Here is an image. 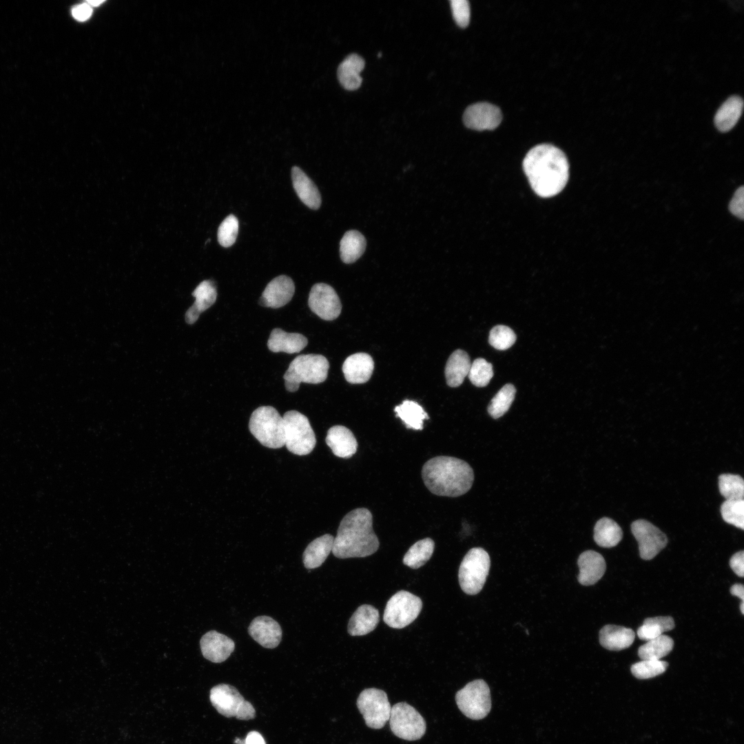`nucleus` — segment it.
I'll use <instances>...</instances> for the list:
<instances>
[{
  "label": "nucleus",
  "instance_id": "f257e3e1",
  "mask_svg": "<svg viewBox=\"0 0 744 744\" xmlns=\"http://www.w3.org/2000/svg\"><path fill=\"white\" fill-rule=\"evenodd\" d=\"M523 168L533 191L543 198L559 194L568 180L567 157L552 145L540 144L533 147L524 158Z\"/></svg>",
  "mask_w": 744,
  "mask_h": 744
},
{
  "label": "nucleus",
  "instance_id": "f03ea898",
  "mask_svg": "<svg viewBox=\"0 0 744 744\" xmlns=\"http://www.w3.org/2000/svg\"><path fill=\"white\" fill-rule=\"evenodd\" d=\"M379 546L373 530L371 513L367 508H358L341 520L331 552L340 559L365 557L375 553Z\"/></svg>",
  "mask_w": 744,
  "mask_h": 744
},
{
  "label": "nucleus",
  "instance_id": "7ed1b4c3",
  "mask_svg": "<svg viewBox=\"0 0 744 744\" xmlns=\"http://www.w3.org/2000/svg\"><path fill=\"white\" fill-rule=\"evenodd\" d=\"M422 477L432 493L455 497L466 493L471 488L474 473L465 461L449 456H437L424 463Z\"/></svg>",
  "mask_w": 744,
  "mask_h": 744
},
{
  "label": "nucleus",
  "instance_id": "20e7f679",
  "mask_svg": "<svg viewBox=\"0 0 744 744\" xmlns=\"http://www.w3.org/2000/svg\"><path fill=\"white\" fill-rule=\"evenodd\" d=\"M329 363L319 354H303L296 357L290 363L283 378L285 386L289 392L298 390L301 382L319 384L327 378Z\"/></svg>",
  "mask_w": 744,
  "mask_h": 744
},
{
  "label": "nucleus",
  "instance_id": "39448f33",
  "mask_svg": "<svg viewBox=\"0 0 744 744\" xmlns=\"http://www.w3.org/2000/svg\"><path fill=\"white\" fill-rule=\"evenodd\" d=\"M249 428L254 437L267 448H280L285 446L283 419L273 406H262L254 411Z\"/></svg>",
  "mask_w": 744,
  "mask_h": 744
},
{
  "label": "nucleus",
  "instance_id": "423d86ee",
  "mask_svg": "<svg viewBox=\"0 0 744 744\" xmlns=\"http://www.w3.org/2000/svg\"><path fill=\"white\" fill-rule=\"evenodd\" d=\"M490 566L488 552L482 548L468 551L459 566L458 579L463 592L476 595L482 589Z\"/></svg>",
  "mask_w": 744,
  "mask_h": 744
},
{
  "label": "nucleus",
  "instance_id": "0eeeda50",
  "mask_svg": "<svg viewBox=\"0 0 744 744\" xmlns=\"http://www.w3.org/2000/svg\"><path fill=\"white\" fill-rule=\"evenodd\" d=\"M282 419L287 450L298 455L309 454L315 448L316 439L308 418L297 411H289Z\"/></svg>",
  "mask_w": 744,
  "mask_h": 744
},
{
  "label": "nucleus",
  "instance_id": "6e6552de",
  "mask_svg": "<svg viewBox=\"0 0 744 744\" xmlns=\"http://www.w3.org/2000/svg\"><path fill=\"white\" fill-rule=\"evenodd\" d=\"M209 699L218 712L224 716L250 720L256 716L252 704L232 685L224 683L215 685L210 690Z\"/></svg>",
  "mask_w": 744,
  "mask_h": 744
},
{
  "label": "nucleus",
  "instance_id": "1a4fd4ad",
  "mask_svg": "<svg viewBox=\"0 0 744 744\" xmlns=\"http://www.w3.org/2000/svg\"><path fill=\"white\" fill-rule=\"evenodd\" d=\"M455 701L466 717L473 720L484 719L491 708L489 687L482 679L474 680L456 693Z\"/></svg>",
  "mask_w": 744,
  "mask_h": 744
},
{
  "label": "nucleus",
  "instance_id": "9d476101",
  "mask_svg": "<svg viewBox=\"0 0 744 744\" xmlns=\"http://www.w3.org/2000/svg\"><path fill=\"white\" fill-rule=\"evenodd\" d=\"M422 608L421 599L413 594L400 590L387 601L383 619L389 627L401 629L411 624Z\"/></svg>",
  "mask_w": 744,
  "mask_h": 744
},
{
  "label": "nucleus",
  "instance_id": "9b49d317",
  "mask_svg": "<svg viewBox=\"0 0 744 744\" xmlns=\"http://www.w3.org/2000/svg\"><path fill=\"white\" fill-rule=\"evenodd\" d=\"M389 724L395 736L406 741L418 740L426 732L424 718L405 702L397 703L391 707Z\"/></svg>",
  "mask_w": 744,
  "mask_h": 744
},
{
  "label": "nucleus",
  "instance_id": "f8f14e48",
  "mask_svg": "<svg viewBox=\"0 0 744 744\" xmlns=\"http://www.w3.org/2000/svg\"><path fill=\"white\" fill-rule=\"evenodd\" d=\"M357 707L369 727L381 729L389 720L391 706L386 693L382 690L367 688L362 691Z\"/></svg>",
  "mask_w": 744,
  "mask_h": 744
},
{
  "label": "nucleus",
  "instance_id": "ddd939ff",
  "mask_svg": "<svg viewBox=\"0 0 744 744\" xmlns=\"http://www.w3.org/2000/svg\"><path fill=\"white\" fill-rule=\"evenodd\" d=\"M631 530L639 544L640 557L644 560L653 559L668 544L665 533L647 520L633 521Z\"/></svg>",
  "mask_w": 744,
  "mask_h": 744
},
{
  "label": "nucleus",
  "instance_id": "4468645a",
  "mask_svg": "<svg viewBox=\"0 0 744 744\" xmlns=\"http://www.w3.org/2000/svg\"><path fill=\"white\" fill-rule=\"evenodd\" d=\"M308 304L320 318L333 320L340 314L342 305L334 289L325 283H316L311 289Z\"/></svg>",
  "mask_w": 744,
  "mask_h": 744
},
{
  "label": "nucleus",
  "instance_id": "2eb2a0df",
  "mask_svg": "<svg viewBox=\"0 0 744 744\" xmlns=\"http://www.w3.org/2000/svg\"><path fill=\"white\" fill-rule=\"evenodd\" d=\"M500 109L489 103L480 102L468 106L463 115L464 125L472 130H493L501 123Z\"/></svg>",
  "mask_w": 744,
  "mask_h": 744
},
{
  "label": "nucleus",
  "instance_id": "dca6fc26",
  "mask_svg": "<svg viewBox=\"0 0 744 744\" xmlns=\"http://www.w3.org/2000/svg\"><path fill=\"white\" fill-rule=\"evenodd\" d=\"M295 292L293 280L285 275H280L271 280L266 286L259 300L260 305L273 309L287 304Z\"/></svg>",
  "mask_w": 744,
  "mask_h": 744
},
{
  "label": "nucleus",
  "instance_id": "f3484780",
  "mask_svg": "<svg viewBox=\"0 0 744 744\" xmlns=\"http://www.w3.org/2000/svg\"><path fill=\"white\" fill-rule=\"evenodd\" d=\"M200 645L203 657L213 663L225 661L235 648L231 639L216 630L205 633L200 639Z\"/></svg>",
  "mask_w": 744,
  "mask_h": 744
},
{
  "label": "nucleus",
  "instance_id": "a211bd4d",
  "mask_svg": "<svg viewBox=\"0 0 744 744\" xmlns=\"http://www.w3.org/2000/svg\"><path fill=\"white\" fill-rule=\"evenodd\" d=\"M249 635L265 648H275L281 641L282 629L279 623L268 616L254 618L248 627Z\"/></svg>",
  "mask_w": 744,
  "mask_h": 744
},
{
  "label": "nucleus",
  "instance_id": "6ab92c4d",
  "mask_svg": "<svg viewBox=\"0 0 744 744\" xmlns=\"http://www.w3.org/2000/svg\"><path fill=\"white\" fill-rule=\"evenodd\" d=\"M579 573L578 581L583 586H591L597 583L603 575L606 568L604 558L594 550L582 552L577 561Z\"/></svg>",
  "mask_w": 744,
  "mask_h": 744
},
{
  "label": "nucleus",
  "instance_id": "aec40b11",
  "mask_svg": "<svg viewBox=\"0 0 744 744\" xmlns=\"http://www.w3.org/2000/svg\"><path fill=\"white\" fill-rule=\"evenodd\" d=\"M325 442L333 453L339 457L350 458L357 451L358 442L353 433L344 426L331 427L327 431Z\"/></svg>",
  "mask_w": 744,
  "mask_h": 744
},
{
  "label": "nucleus",
  "instance_id": "412c9836",
  "mask_svg": "<svg viewBox=\"0 0 744 744\" xmlns=\"http://www.w3.org/2000/svg\"><path fill=\"white\" fill-rule=\"evenodd\" d=\"M374 362L366 353H357L349 356L343 363L342 371L346 380L351 384L367 382L373 371Z\"/></svg>",
  "mask_w": 744,
  "mask_h": 744
},
{
  "label": "nucleus",
  "instance_id": "4be33fe9",
  "mask_svg": "<svg viewBox=\"0 0 744 744\" xmlns=\"http://www.w3.org/2000/svg\"><path fill=\"white\" fill-rule=\"evenodd\" d=\"M292 183L300 200L311 209H318L321 205L319 190L309 177L298 167L291 169Z\"/></svg>",
  "mask_w": 744,
  "mask_h": 744
},
{
  "label": "nucleus",
  "instance_id": "5701e85b",
  "mask_svg": "<svg viewBox=\"0 0 744 744\" xmlns=\"http://www.w3.org/2000/svg\"><path fill=\"white\" fill-rule=\"evenodd\" d=\"M192 296L195 297L196 300L185 314V320L189 324H194L198 320L200 313L207 310L216 302L217 291L214 282L209 280L202 281L194 289Z\"/></svg>",
  "mask_w": 744,
  "mask_h": 744
},
{
  "label": "nucleus",
  "instance_id": "b1692460",
  "mask_svg": "<svg viewBox=\"0 0 744 744\" xmlns=\"http://www.w3.org/2000/svg\"><path fill=\"white\" fill-rule=\"evenodd\" d=\"M308 344L307 338L298 333H287L281 329H273L267 342L269 349L275 353H296L301 351Z\"/></svg>",
  "mask_w": 744,
  "mask_h": 744
},
{
  "label": "nucleus",
  "instance_id": "393cba45",
  "mask_svg": "<svg viewBox=\"0 0 744 744\" xmlns=\"http://www.w3.org/2000/svg\"><path fill=\"white\" fill-rule=\"evenodd\" d=\"M380 621L378 610L364 604L359 606L349 619L348 632L351 636H362L372 632Z\"/></svg>",
  "mask_w": 744,
  "mask_h": 744
},
{
  "label": "nucleus",
  "instance_id": "a878e982",
  "mask_svg": "<svg viewBox=\"0 0 744 744\" xmlns=\"http://www.w3.org/2000/svg\"><path fill=\"white\" fill-rule=\"evenodd\" d=\"M364 68V59L357 54L347 56L339 65L338 78L342 87L347 90L360 87L362 79L360 72Z\"/></svg>",
  "mask_w": 744,
  "mask_h": 744
},
{
  "label": "nucleus",
  "instance_id": "bb28decb",
  "mask_svg": "<svg viewBox=\"0 0 744 744\" xmlns=\"http://www.w3.org/2000/svg\"><path fill=\"white\" fill-rule=\"evenodd\" d=\"M634 637L632 629L615 625H606L599 632L600 644L610 650L628 648L634 642Z\"/></svg>",
  "mask_w": 744,
  "mask_h": 744
},
{
  "label": "nucleus",
  "instance_id": "cd10ccee",
  "mask_svg": "<svg viewBox=\"0 0 744 744\" xmlns=\"http://www.w3.org/2000/svg\"><path fill=\"white\" fill-rule=\"evenodd\" d=\"M334 537L325 534L313 540L305 548L302 560L307 569L320 567L332 551Z\"/></svg>",
  "mask_w": 744,
  "mask_h": 744
},
{
  "label": "nucleus",
  "instance_id": "c85d7f7f",
  "mask_svg": "<svg viewBox=\"0 0 744 744\" xmlns=\"http://www.w3.org/2000/svg\"><path fill=\"white\" fill-rule=\"evenodd\" d=\"M743 107V99L736 95L728 98L719 108L715 116L714 124L721 132L730 130L739 119Z\"/></svg>",
  "mask_w": 744,
  "mask_h": 744
},
{
  "label": "nucleus",
  "instance_id": "c756f323",
  "mask_svg": "<svg viewBox=\"0 0 744 744\" xmlns=\"http://www.w3.org/2000/svg\"><path fill=\"white\" fill-rule=\"evenodd\" d=\"M471 361L467 353L463 350L455 351L448 359L445 367L446 382L451 387H457L462 384L468 375Z\"/></svg>",
  "mask_w": 744,
  "mask_h": 744
},
{
  "label": "nucleus",
  "instance_id": "7c9ffc66",
  "mask_svg": "<svg viewBox=\"0 0 744 744\" xmlns=\"http://www.w3.org/2000/svg\"><path fill=\"white\" fill-rule=\"evenodd\" d=\"M366 242L364 236L358 231L349 230L340 242L341 260L346 264L355 262L365 251Z\"/></svg>",
  "mask_w": 744,
  "mask_h": 744
},
{
  "label": "nucleus",
  "instance_id": "2f4dec72",
  "mask_svg": "<svg viewBox=\"0 0 744 744\" xmlns=\"http://www.w3.org/2000/svg\"><path fill=\"white\" fill-rule=\"evenodd\" d=\"M622 537L623 532L621 527L608 517L600 519L595 526L594 540L601 547H614L619 543Z\"/></svg>",
  "mask_w": 744,
  "mask_h": 744
},
{
  "label": "nucleus",
  "instance_id": "473e14b6",
  "mask_svg": "<svg viewBox=\"0 0 744 744\" xmlns=\"http://www.w3.org/2000/svg\"><path fill=\"white\" fill-rule=\"evenodd\" d=\"M394 411L396 416L404 422L408 428L422 430L424 420L428 419L423 408L412 400L403 401L401 404L395 407Z\"/></svg>",
  "mask_w": 744,
  "mask_h": 744
},
{
  "label": "nucleus",
  "instance_id": "72a5a7b5",
  "mask_svg": "<svg viewBox=\"0 0 744 744\" xmlns=\"http://www.w3.org/2000/svg\"><path fill=\"white\" fill-rule=\"evenodd\" d=\"M435 543L431 538H424L412 545L403 558V564L417 569L424 566L431 557Z\"/></svg>",
  "mask_w": 744,
  "mask_h": 744
},
{
  "label": "nucleus",
  "instance_id": "f704fd0d",
  "mask_svg": "<svg viewBox=\"0 0 744 744\" xmlns=\"http://www.w3.org/2000/svg\"><path fill=\"white\" fill-rule=\"evenodd\" d=\"M673 647V639L662 634L647 641L639 648L638 655L641 660H661L672 651Z\"/></svg>",
  "mask_w": 744,
  "mask_h": 744
},
{
  "label": "nucleus",
  "instance_id": "c9c22d12",
  "mask_svg": "<svg viewBox=\"0 0 744 744\" xmlns=\"http://www.w3.org/2000/svg\"><path fill=\"white\" fill-rule=\"evenodd\" d=\"M674 628V621L671 617H656L647 618L637 630L639 639L649 641L670 631Z\"/></svg>",
  "mask_w": 744,
  "mask_h": 744
},
{
  "label": "nucleus",
  "instance_id": "e433bc0d",
  "mask_svg": "<svg viewBox=\"0 0 744 744\" xmlns=\"http://www.w3.org/2000/svg\"><path fill=\"white\" fill-rule=\"evenodd\" d=\"M516 393L515 386L511 384H505L491 400L488 412L494 419L504 415L511 406Z\"/></svg>",
  "mask_w": 744,
  "mask_h": 744
},
{
  "label": "nucleus",
  "instance_id": "4c0bfd02",
  "mask_svg": "<svg viewBox=\"0 0 744 744\" xmlns=\"http://www.w3.org/2000/svg\"><path fill=\"white\" fill-rule=\"evenodd\" d=\"M719 488L721 494L726 499H743L744 482L738 475L722 474L719 477Z\"/></svg>",
  "mask_w": 744,
  "mask_h": 744
},
{
  "label": "nucleus",
  "instance_id": "58836bf2",
  "mask_svg": "<svg viewBox=\"0 0 744 744\" xmlns=\"http://www.w3.org/2000/svg\"><path fill=\"white\" fill-rule=\"evenodd\" d=\"M723 520L741 530L744 529V500L726 499L721 506Z\"/></svg>",
  "mask_w": 744,
  "mask_h": 744
},
{
  "label": "nucleus",
  "instance_id": "ea45409f",
  "mask_svg": "<svg viewBox=\"0 0 744 744\" xmlns=\"http://www.w3.org/2000/svg\"><path fill=\"white\" fill-rule=\"evenodd\" d=\"M668 663L662 660H642L631 666L632 674L637 679H647L663 673Z\"/></svg>",
  "mask_w": 744,
  "mask_h": 744
},
{
  "label": "nucleus",
  "instance_id": "a19ab883",
  "mask_svg": "<svg viewBox=\"0 0 744 744\" xmlns=\"http://www.w3.org/2000/svg\"><path fill=\"white\" fill-rule=\"evenodd\" d=\"M468 375L475 386H485L493 376V366L484 358H477L471 364Z\"/></svg>",
  "mask_w": 744,
  "mask_h": 744
},
{
  "label": "nucleus",
  "instance_id": "79ce46f5",
  "mask_svg": "<svg viewBox=\"0 0 744 744\" xmlns=\"http://www.w3.org/2000/svg\"><path fill=\"white\" fill-rule=\"evenodd\" d=\"M516 340L515 332L505 325H497L490 331V344L497 350H506L512 347Z\"/></svg>",
  "mask_w": 744,
  "mask_h": 744
},
{
  "label": "nucleus",
  "instance_id": "37998d69",
  "mask_svg": "<svg viewBox=\"0 0 744 744\" xmlns=\"http://www.w3.org/2000/svg\"><path fill=\"white\" fill-rule=\"evenodd\" d=\"M238 231V220L233 214L227 216L220 223L217 233L218 241L224 247L233 245Z\"/></svg>",
  "mask_w": 744,
  "mask_h": 744
},
{
  "label": "nucleus",
  "instance_id": "c03bdc74",
  "mask_svg": "<svg viewBox=\"0 0 744 744\" xmlns=\"http://www.w3.org/2000/svg\"><path fill=\"white\" fill-rule=\"evenodd\" d=\"M453 17L456 23L461 28L468 25L470 21V6L467 0H451Z\"/></svg>",
  "mask_w": 744,
  "mask_h": 744
},
{
  "label": "nucleus",
  "instance_id": "a18cd8bd",
  "mask_svg": "<svg viewBox=\"0 0 744 744\" xmlns=\"http://www.w3.org/2000/svg\"><path fill=\"white\" fill-rule=\"evenodd\" d=\"M744 187H738L729 204V210L735 216L743 219L744 216Z\"/></svg>",
  "mask_w": 744,
  "mask_h": 744
},
{
  "label": "nucleus",
  "instance_id": "49530a36",
  "mask_svg": "<svg viewBox=\"0 0 744 744\" xmlns=\"http://www.w3.org/2000/svg\"><path fill=\"white\" fill-rule=\"evenodd\" d=\"M732 570L739 577L744 575V552L741 550L733 555L730 560Z\"/></svg>",
  "mask_w": 744,
  "mask_h": 744
},
{
  "label": "nucleus",
  "instance_id": "de8ad7c7",
  "mask_svg": "<svg viewBox=\"0 0 744 744\" xmlns=\"http://www.w3.org/2000/svg\"><path fill=\"white\" fill-rule=\"evenodd\" d=\"M72 16L78 21L87 20L92 14V8L87 3L76 6L72 9Z\"/></svg>",
  "mask_w": 744,
  "mask_h": 744
},
{
  "label": "nucleus",
  "instance_id": "09e8293b",
  "mask_svg": "<svg viewBox=\"0 0 744 744\" xmlns=\"http://www.w3.org/2000/svg\"><path fill=\"white\" fill-rule=\"evenodd\" d=\"M234 743L236 744H266L262 736L256 731L249 732L244 741L237 738Z\"/></svg>",
  "mask_w": 744,
  "mask_h": 744
},
{
  "label": "nucleus",
  "instance_id": "8fccbe9b",
  "mask_svg": "<svg viewBox=\"0 0 744 744\" xmlns=\"http://www.w3.org/2000/svg\"><path fill=\"white\" fill-rule=\"evenodd\" d=\"M730 592L732 595L736 596L744 602V587L743 584L736 583L730 588Z\"/></svg>",
  "mask_w": 744,
  "mask_h": 744
},
{
  "label": "nucleus",
  "instance_id": "3c124183",
  "mask_svg": "<svg viewBox=\"0 0 744 744\" xmlns=\"http://www.w3.org/2000/svg\"><path fill=\"white\" fill-rule=\"evenodd\" d=\"M103 2L104 1H87V3L89 6H97Z\"/></svg>",
  "mask_w": 744,
  "mask_h": 744
},
{
  "label": "nucleus",
  "instance_id": "603ef678",
  "mask_svg": "<svg viewBox=\"0 0 744 744\" xmlns=\"http://www.w3.org/2000/svg\"><path fill=\"white\" fill-rule=\"evenodd\" d=\"M740 608H741V613L743 614H744V602H741Z\"/></svg>",
  "mask_w": 744,
  "mask_h": 744
},
{
  "label": "nucleus",
  "instance_id": "864d4df0",
  "mask_svg": "<svg viewBox=\"0 0 744 744\" xmlns=\"http://www.w3.org/2000/svg\"><path fill=\"white\" fill-rule=\"evenodd\" d=\"M378 57H381V56H382V53H381V52H379V53H378Z\"/></svg>",
  "mask_w": 744,
  "mask_h": 744
}]
</instances>
